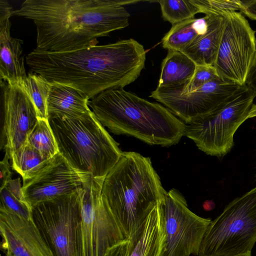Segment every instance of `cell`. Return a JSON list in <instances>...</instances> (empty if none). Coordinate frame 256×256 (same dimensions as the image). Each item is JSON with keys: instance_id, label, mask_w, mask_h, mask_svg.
I'll return each mask as SVG.
<instances>
[{"instance_id": "26", "label": "cell", "mask_w": 256, "mask_h": 256, "mask_svg": "<svg viewBox=\"0 0 256 256\" xmlns=\"http://www.w3.org/2000/svg\"><path fill=\"white\" fill-rule=\"evenodd\" d=\"M219 78L214 66H196L193 76L188 82L174 86L184 92H190Z\"/></svg>"}, {"instance_id": "16", "label": "cell", "mask_w": 256, "mask_h": 256, "mask_svg": "<svg viewBox=\"0 0 256 256\" xmlns=\"http://www.w3.org/2000/svg\"><path fill=\"white\" fill-rule=\"evenodd\" d=\"M10 20L0 22V79L12 84H22L26 78L22 40L10 36Z\"/></svg>"}, {"instance_id": "34", "label": "cell", "mask_w": 256, "mask_h": 256, "mask_svg": "<svg viewBox=\"0 0 256 256\" xmlns=\"http://www.w3.org/2000/svg\"><path fill=\"white\" fill-rule=\"evenodd\" d=\"M14 10L12 5L6 0H0V22L10 20L14 16Z\"/></svg>"}, {"instance_id": "17", "label": "cell", "mask_w": 256, "mask_h": 256, "mask_svg": "<svg viewBox=\"0 0 256 256\" xmlns=\"http://www.w3.org/2000/svg\"><path fill=\"white\" fill-rule=\"evenodd\" d=\"M226 14H206L208 22L207 32L203 35H198L181 51L196 66H214L225 24Z\"/></svg>"}, {"instance_id": "37", "label": "cell", "mask_w": 256, "mask_h": 256, "mask_svg": "<svg viewBox=\"0 0 256 256\" xmlns=\"http://www.w3.org/2000/svg\"><path fill=\"white\" fill-rule=\"evenodd\" d=\"M234 256H251V252H248L244 254H242Z\"/></svg>"}, {"instance_id": "8", "label": "cell", "mask_w": 256, "mask_h": 256, "mask_svg": "<svg viewBox=\"0 0 256 256\" xmlns=\"http://www.w3.org/2000/svg\"><path fill=\"white\" fill-rule=\"evenodd\" d=\"M256 96L246 87L212 113L186 124L185 136L207 154L223 158L234 145L236 132L248 118Z\"/></svg>"}, {"instance_id": "11", "label": "cell", "mask_w": 256, "mask_h": 256, "mask_svg": "<svg viewBox=\"0 0 256 256\" xmlns=\"http://www.w3.org/2000/svg\"><path fill=\"white\" fill-rule=\"evenodd\" d=\"M246 87L219 78L190 92H184L176 86L156 88L150 97L188 124L212 113Z\"/></svg>"}, {"instance_id": "24", "label": "cell", "mask_w": 256, "mask_h": 256, "mask_svg": "<svg viewBox=\"0 0 256 256\" xmlns=\"http://www.w3.org/2000/svg\"><path fill=\"white\" fill-rule=\"evenodd\" d=\"M195 18L176 24L162 39V46L168 50L182 51L198 36L194 27Z\"/></svg>"}, {"instance_id": "2", "label": "cell", "mask_w": 256, "mask_h": 256, "mask_svg": "<svg viewBox=\"0 0 256 256\" xmlns=\"http://www.w3.org/2000/svg\"><path fill=\"white\" fill-rule=\"evenodd\" d=\"M138 0H26L14 16L32 20L36 50L65 52L96 45L99 38L129 25L124 5Z\"/></svg>"}, {"instance_id": "15", "label": "cell", "mask_w": 256, "mask_h": 256, "mask_svg": "<svg viewBox=\"0 0 256 256\" xmlns=\"http://www.w3.org/2000/svg\"><path fill=\"white\" fill-rule=\"evenodd\" d=\"M1 248L8 256H54L32 220L0 208Z\"/></svg>"}, {"instance_id": "36", "label": "cell", "mask_w": 256, "mask_h": 256, "mask_svg": "<svg viewBox=\"0 0 256 256\" xmlns=\"http://www.w3.org/2000/svg\"><path fill=\"white\" fill-rule=\"evenodd\" d=\"M256 116V104H253L250 110L248 118H252Z\"/></svg>"}, {"instance_id": "23", "label": "cell", "mask_w": 256, "mask_h": 256, "mask_svg": "<svg viewBox=\"0 0 256 256\" xmlns=\"http://www.w3.org/2000/svg\"><path fill=\"white\" fill-rule=\"evenodd\" d=\"M22 85L34 104L38 118L48 120L47 102L50 83L40 74L31 72Z\"/></svg>"}, {"instance_id": "21", "label": "cell", "mask_w": 256, "mask_h": 256, "mask_svg": "<svg viewBox=\"0 0 256 256\" xmlns=\"http://www.w3.org/2000/svg\"><path fill=\"white\" fill-rule=\"evenodd\" d=\"M8 154L12 168L21 175L22 180L34 175L50 159L45 158L27 142Z\"/></svg>"}, {"instance_id": "19", "label": "cell", "mask_w": 256, "mask_h": 256, "mask_svg": "<svg viewBox=\"0 0 256 256\" xmlns=\"http://www.w3.org/2000/svg\"><path fill=\"white\" fill-rule=\"evenodd\" d=\"M89 102L87 96L72 87L50 83L47 102L48 116L54 114L82 116L91 110Z\"/></svg>"}, {"instance_id": "33", "label": "cell", "mask_w": 256, "mask_h": 256, "mask_svg": "<svg viewBox=\"0 0 256 256\" xmlns=\"http://www.w3.org/2000/svg\"><path fill=\"white\" fill-rule=\"evenodd\" d=\"M240 12L250 18L256 20V0L242 1Z\"/></svg>"}, {"instance_id": "13", "label": "cell", "mask_w": 256, "mask_h": 256, "mask_svg": "<svg viewBox=\"0 0 256 256\" xmlns=\"http://www.w3.org/2000/svg\"><path fill=\"white\" fill-rule=\"evenodd\" d=\"M92 177L72 168L58 153L36 173L23 180L22 190L30 207L78 191Z\"/></svg>"}, {"instance_id": "10", "label": "cell", "mask_w": 256, "mask_h": 256, "mask_svg": "<svg viewBox=\"0 0 256 256\" xmlns=\"http://www.w3.org/2000/svg\"><path fill=\"white\" fill-rule=\"evenodd\" d=\"M160 210L164 234L162 256H197L212 220L192 212L175 189L168 192Z\"/></svg>"}, {"instance_id": "18", "label": "cell", "mask_w": 256, "mask_h": 256, "mask_svg": "<svg viewBox=\"0 0 256 256\" xmlns=\"http://www.w3.org/2000/svg\"><path fill=\"white\" fill-rule=\"evenodd\" d=\"M160 206L149 214L142 228L129 238L127 256H162L164 234Z\"/></svg>"}, {"instance_id": "32", "label": "cell", "mask_w": 256, "mask_h": 256, "mask_svg": "<svg viewBox=\"0 0 256 256\" xmlns=\"http://www.w3.org/2000/svg\"><path fill=\"white\" fill-rule=\"evenodd\" d=\"M245 85L256 94V51L248 73Z\"/></svg>"}, {"instance_id": "20", "label": "cell", "mask_w": 256, "mask_h": 256, "mask_svg": "<svg viewBox=\"0 0 256 256\" xmlns=\"http://www.w3.org/2000/svg\"><path fill=\"white\" fill-rule=\"evenodd\" d=\"M196 66V64L182 52L168 50L162 63L157 88H168L186 83L193 76Z\"/></svg>"}, {"instance_id": "12", "label": "cell", "mask_w": 256, "mask_h": 256, "mask_svg": "<svg viewBox=\"0 0 256 256\" xmlns=\"http://www.w3.org/2000/svg\"><path fill=\"white\" fill-rule=\"evenodd\" d=\"M226 14L214 66L221 78L245 85L256 51V31L240 12H228Z\"/></svg>"}, {"instance_id": "14", "label": "cell", "mask_w": 256, "mask_h": 256, "mask_svg": "<svg viewBox=\"0 0 256 256\" xmlns=\"http://www.w3.org/2000/svg\"><path fill=\"white\" fill-rule=\"evenodd\" d=\"M4 106V148L8 152L22 147L38 120L29 95L22 84L0 81Z\"/></svg>"}, {"instance_id": "5", "label": "cell", "mask_w": 256, "mask_h": 256, "mask_svg": "<svg viewBox=\"0 0 256 256\" xmlns=\"http://www.w3.org/2000/svg\"><path fill=\"white\" fill-rule=\"evenodd\" d=\"M58 153L76 170L105 178L122 152L92 111L77 116L50 115Z\"/></svg>"}, {"instance_id": "25", "label": "cell", "mask_w": 256, "mask_h": 256, "mask_svg": "<svg viewBox=\"0 0 256 256\" xmlns=\"http://www.w3.org/2000/svg\"><path fill=\"white\" fill-rule=\"evenodd\" d=\"M160 4L163 18L172 26L194 18L200 13L193 0H161Z\"/></svg>"}, {"instance_id": "31", "label": "cell", "mask_w": 256, "mask_h": 256, "mask_svg": "<svg viewBox=\"0 0 256 256\" xmlns=\"http://www.w3.org/2000/svg\"><path fill=\"white\" fill-rule=\"evenodd\" d=\"M130 244L129 239L108 248L104 256H127Z\"/></svg>"}, {"instance_id": "30", "label": "cell", "mask_w": 256, "mask_h": 256, "mask_svg": "<svg viewBox=\"0 0 256 256\" xmlns=\"http://www.w3.org/2000/svg\"><path fill=\"white\" fill-rule=\"evenodd\" d=\"M6 187L18 200L30 206L25 198L20 178L10 179L7 182Z\"/></svg>"}, {"instance_id": "28", "label": "cell", "mask_w": 256, "mask_h": 256, "mask_svg": "<svg viewBox=\"0 0 256 256\" xmlns=\"http://www.w3.org/2000/svg\"><path fill=\"white\" fill-rule=\"evenodd\" d=\"M0 208L24 219H31V208L28 206L18 200L6 186L0 189Z\"/></svg>"}, {"instance_id": "7", "label": "cell", "mask_w": 256, "mask_h": 256, "mask_svg": "<svg viewBox=\"0 0 256 256\" xmlns=\"http://www.w3.org/2000/svg\"><path fill=\"white\" fill-rule=\"evenodd\" d=\"M31 219L54 256H82L79 190L32 206Z\"/></svg>"}, {"instance_id": "6", "label": "cell", "mask_w": 256, "mask_h": 256, "mask_svg": "<svg viewBox=\"0 0 256 256\" xmlns=\"http://www.w3.org/2000/svg\"><path fill=\"white\" fill-rule=\"evenodd\" d=\"M256 242V187L230 202L212 220L197 256H234Z\"/></svg>"}, {"instance_id": "29", "label": "cell", "mask_w": 256, "mask_h": 256, "mask_svg": "<svg viewBox=\"0 0 256 256\" xmlns=\"http://www.w3.org/2000/svg\"><path fill=\"white\" fill-rule=\"evenodd\" d=\"M9 159L8 152L6 150L4 156L0 162V189L5 187L7 182L12 179V172L8 162Z\"/></svg>"}, {"instance_id": "4", "label": "cell", "mask_w": 256, "mask_h": 256, "mask_svg": "<svg viewBox=\"0 0 256 256\" xmlns=\"http://www.w3.org/2000/svg\"><path fill=\"white\" fill-rule=\"evenodd\" d=\"M167 193L149 158L124 152L106 176L102 194L130 238Z\"/></svg>"}, {"instance_id": "3", "label": "cell", "mask_w": 256, "mask_h": 256, "mask_svg": "<svg viewBox=\"0 0 256 256\" xmlns=\"http://www.w3.org/2000/svg\"><path fill=\"white\" fill-rule=\"evenodd\" d=\"M89 106L112 132L132 136L149 144L170 146L185 135L186 124L168 108L124 88L100 92L90 100Z\"/></svg>"}, {"instance_id": "1", "label": "cell", "mask_w": 256, "mask_h": 256, "mask_svg": "<svg viewBox=\"0 0 256 256\" xmlns=\"http://www.w3.org/2000/svg\"><path fill=\"white\" fill-rule=\"evenodd\" d=\"M146 52L132 38L65 52L34 50L26 56L33 72L50 83L68 86L92 99L134 82L144 67Z\"/></svg>"}, {"instance_id": "27", "label": "cell", "mask_w": 256, "mask_h": 256, "mask_svg": "<svg viewBox=\"0 0 256 256\" xmlns=\"http://www.w3.org/2000/svg\"><path fill=\"white\" fill-rule=\"evenodd\" d=\"M200 13L206 14L223 15L226 12L240 10L242 1L193 0Z\"/></svg>"}, {"instance_id": "9", "label": "cell", "mask_w": 256, "mask_h": 256, "mask_svg": "<svg viewBox=\"0 0 256 256\" xmlns=\"http://www.w3.org/2000/svg\"><path fill=\"white\" fill-rule=\"evenodd\" d=\"M104 180L92 178L79 189L82 256H104L108 248L129 239L102 195Z\"/></svg>"}, {"instance_id": "38", "label": "cell", "mask_w": 256, "mask_h": 256, "mask_svg": "<svg viewBox=\"0 0 256 256\" xmlns=\"http://www.w3.org/2000/svg\"><path fill=\"white\" fill-rule=\"evenodd\" d=\"M4 256H7V255L5 254Z\"/></svg>"}, {"instance_id": "22", "label": "cell", "mask_w": 256, "mask_h": 256, "mask_svg": "<svg viewBox=\"0 0 256 256\" xmlns=\"http://www.w3.org/2000/svg\"><path fill=\"white\" fill-rule=\"evenodd\" d=\"M26 142L48 159L58 153L56 142L48 120L38 118L28 134Z\"/></svg>"}, {"instance_id": "35", "label": "cell", "mask_w": 256, "mask_h": 256, "mask_svg": "<svg viewBox=\"0 0 256 256\" xmlns=\"http://www.w3.org/2000/svg\"><path fill=\"white\" fill-rule=\"evenodd\" d=\"M194 27L198 35H203L206 34L208 28L207 16L205 15L202 18H195Z\"/></svg>"}]
</instances>
